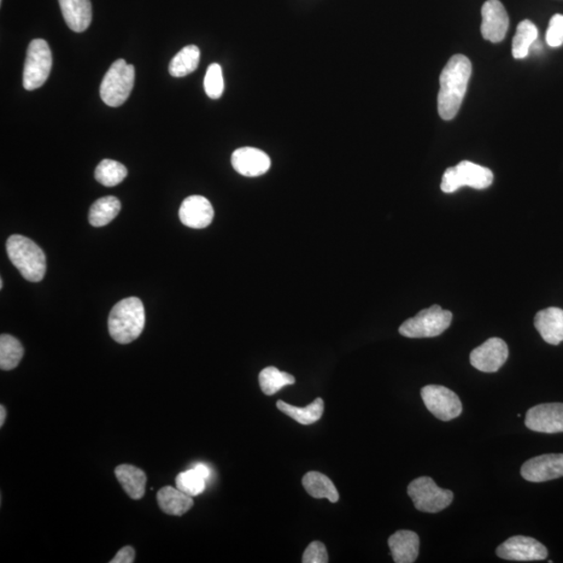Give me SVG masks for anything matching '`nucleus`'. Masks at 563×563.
<instances>
[{
  "mask_svg": "<svg viewBox=\"0 0 563 563\" xmlns=\"http://www.w3.org/2000/svg\"><path fill=\"white\" fill-rule=\"evenodd\" d=\"M422 401L438 420L449 421L459 418L462 404L454 391L441 385H427L420 391Z\"/></svg>",
  "mask_w": 563,
  "mask_h": 563,
  "instance_id": "obj_9",
  "label": "nucleus"
},
{
  "mask_svg": "<svg viewBox=\"0 0 563 563\" xmlns=\"http://www.w3.org/2000/svg\"><path fill=\"white\" fill-rule=\"evenodd\" d=\"M121 203L115 197H104L97 199L89 211L91 226L101 228L107 226L120 212Z\"/></svg>",
  "mask_w": 563,
  "mask_h": 563,
  "instance_id": "obj_25",
  "label": "nucleus"
},
{
  "mask_svg": "<svg viewBox=\"0 0 563 563\" xmlns=\"http://www.w3.org/2000/svg\"><path fill=\"white\" fill-rule=\"evenodd\" d=\"M538 31L535 23L523 20L520 23L513 42V56L515 58H524L529 54L533 44L537 41Z\"/></svg>",
  "mask_w": 563,
  "mask_h": 563,
  "instance_id": "obj_28",
  "label": "nucleus"
},
{
  "mask_svg": "<svg viewBox=\"0 0 563 563\" xmlns=\"http://www.w3.org/2000/svg\"><path fill=\"white\" fill-rule=\"evenodd\" d=\"M472 63L463 55L451 57L441 75V89L438 93V113L444 120H451L459 113L465 98Z\"/></svg>",
  "mask_w": 563,
  "mask_h": 563,
  "instance_id": "obj_1",
  "label": "nucleus"
},
{
  "mask_svg": "<svg viewBox=\"0 0 563 563\" xmlns=\"http://www.w3.org/2000/svg\"><path fill=\"white\" fill-rule=\"evenodd\" d=\"M210 477V468L204 463H197L195 467L179 474L175 484L177 489L193 497L203 494Z\"/></svg>",
  "mask_w": 563,
  "mask_h": 563,
  "instance_id": "obj_20",
  "label": "nucleus"
},
{
  "mask_svg": "<svg viewBox=\"0 0 563 563\" xmlns=\"http://www.w3.org/2000/svg\"><path fill=\"white\" fill-rule=\"evenodd\" d=\"M0 2H3V0H0Z\"/></svg>",
  "mask_w": 563,
  "mask_h": 563,
  "instance_id": "obj_37",
  "label": "nucleus"
},
{
  "mask_svg": "<svg viewBox=\"0 0 563 563\" xmlns=\"http://www.w3.org/2000/svg\"><path fill=\"white\" fill-rule=\"evenodd\" d=\"M408 496L420 512L437 513L451 505L454 494L451 490L438 488L430 477H420L409 484Z\"/></svg>",
  "mask_w": 563,
  "mask_h": 563,
  "instance_id": "obj_8",
  "label": "nucleus"
},
{
  "mask_svg": "<svg viewBox=\"0 0 563 563\" xmlns=\"http://www.w3.org/2000/svg\"><path fill=\"white\" fill-rule=\"evenodd\" d=\"M7 254L22 277L29 282L42 281L46 274V256L33 240L13 235L7 242Z\"/></svg>",
  "mask_w": 563,
  "mask_h": 563,
  "instance_id": "obj_3",
  "label": "nucleus"
},
{
  "mask_svg": "<svg viewBox=\"0 0 563 563\" xmlns=\"http://www.w3.org/2000/svg\"><path fill=\"white\" fill-rule=\"evenodd\" d=\"M303 486L308 494L315 498H328L331 503L339 500V492L335 485L324 474L309 472L303 478Z\"/></svg>",
  "mask_w": 563,
  "mask_h": 563,
  "instance_id": "obj_23",
  "label": "nucleus"
},
{
  "mask_svg": "<svg viewBox=\"0 0 563 563\" xmlns=\"http://www.w3.org/2000/svg\"><path fill=\"white\" fill-rule=\"evenodd\" d=\"M135 84V67L122 58L111 66L101 85V97L109 107H120L127 102Z\"/></svg>",
  "mask_w": 563,
  "mask_h": 563,
  "instance_id": "obj_4",
  "label": "nucleus"
},
{
  "mask_svg": "<svg viewBox=\"0 0 563 563\" xmlns=\"http://www.w3.org/2000/svg\"><path fill=\"white\" fill-rule=\"evenodd\" d=\"M201 51L196 45L185 46L169 64V73L174 78H184L198 67Z\"/></svg>",
  "mask_w": 563,
  "mask_h": 563,
  "instance_id": "obj_26",
  "label": "nucleus"
},
{
  "mask_svg": "<svg viewBox=\"0 0 563 563\" xmlns=\"http://www.w3.org/2000/svg\"><path fill=\"white\" fill-rule=\"evenodd\" d=\"M115 474L128 497L133 500H140L143 497L148 477L143 469L130 465H122L116 467Z\"/></svg>",
  "mask_w": 563,
  "mask_h": 563,
  "instance_id": "obj_21",
  "label": "nucleus"
},
{
  "mask_svg": "<svg viewBox=\"0 0 563 563\" xmlns=\"http://www.w3.org/2000/svg\"><path fill=\"white\" fill-rule=\"evenodd\" d=\"M144 326L145 310L138 297L125 298L111 310L108 327L110 335L116 343H133L143 332Z\"/></svg>",
  "mask_w": 563,
  "mask_h": 563,
  "instance_id": "obj_2",
  "label": "nucleus"
},
{
  "mask_svg": "<svg viewBox=\"0 0 563 563\" xmlns=\"http://www.w3.org/2000/svg\"><path fill=\"white\" fill-rule=\"evenodd\" d=\"M232 166L244 177L254 178L266 174L272 162L266 152L254 148H242L232 155Z\"/></svg>",
  "mask_w": 563,
  "mask_h": 563,
  "instance_id": "obj_16",
  "label": "nucleus"
},
{
  "mask_svg": "<svg viewBox=\"0 0 563 563\" xmlns=\"http://www.w3.org/2000/svg\"><path fill=\"white\" fill-rule=\"evenodd\" d=\"M497 555L505 560L538 561L547 559L548 550L535 538L516 536L498 545Z\"/></svg>",
  "mask_w": 563,
  "mask_h": 563,
  "instance_id": "obj_10",
  "label": "nucleus"
},
{
  "mask_svg": "<svg viewBox=\"0 0 563 563\" xmlns=\"http://www.w3.org/2000/svg\"><path fill=\"white\" fill-rule=\"evenodd\" d=\"M277 407L281 413L289 415V418L295 420L298 424L308 426L320 420L324 414L325 403L322 398L319 397L313 403L308 405L307 407H296L284 401H279Z\"/></svg>",
  "mask_w": 563,
  "mask_h": 563,
  "instance_id": "obj_24",
  "label": "nucleus"
},
{
  "mask_svg": "<svg viewBox=\"0 0 563 563\" xmlns=\"http://www.w3.org/2000/svg\"><path fill=\"white\" fill-rule=\"evenodd\" d=\"M521 474L529 482H545V481L563 477V454H547L535 457L526 461L521 468Z\"/></svg>",
  "mask_w": 563,
  "mask_h": 563,
  "instance_id": "obj_13",
  "label": "nucleus"
},
{
  "mask_svg": "<svg viewBox=\"0 0 563 563\" xmlns=\"http://www.w3.org/2000/svg\"><path fill=\"white\" fill-rule=\"evenodd\" d=\"M304 563H327L328 562V555L326 545L320 542H313L305 550L303 559Z\"/></svg>",
  "mask_w": 563,
  "mask_h": 563,
  "instance_id": "obj_33",
  "label": "nucleus"
},
{
  "mask_svg": "<svg viewBox=\"0 0 563 563\" xmlns=\"http://www.w3.org/2000/svg\"><path fill=\"white\" fill-rule=\"evenodd\" d=\"M5 416H7V410L3 406H0V427H3L5 421Z\"/></svg>",
  "mask_w": 563,
  "mask_h": 563,
  "instance_id": "obj_35",
  "label": "nucleus"
},
{
  "mask_svg": "<svg viewBox=\"0 0 563 563\" xmlns=\"http://www.w3.org/2000/svg\"><path fill=\"white\" fill-rule=\"evenodd\" d=\"M52 55L49 43L42 39H35L28 45L25 69H23V87L27 91L43 86L51 72Z\"/></svg>",
  "mask_w": 563,
  "mask_h": 563,
  "instance_id": "obj_7",
  "label": "nucleus"
},
{
  "mask_svg": "<svg viewBox=\"0 0 563 563\" xmlns=\"http://www.w3.org/2000/svg\"><path fill=\"white\" fill-rule=\"evenodd\" d=\"M67 26L75 33H83L92 21L90 0H58Z\"/></svg>",
  "mask_w": 563,
  "mask_h": 563,
  "instance_id": "obj_19",
  "label": "nucleus"
},
{
  "mask_svg": "<svg viewBox=\"0 0 563 563\" xmlns=\"http://www.w3.org/2000/svg\"><path fill=\"white\" fill-rule=\"evenodd\" d=\"M157 500L162 512L170 515H183L193 506L192 497L172 486L161 489L158 492Z\"/></svg>",
  "mask_w": 563,
  "mask_h": 563,
  "instance_id": "obj_22",
  "label": "nucleus"
},
{
  "mask_svg": "<svg viewBox=\"0 0 563 563\" xmlns=\"http://www.w3.org/2000/svg\"><path fill=\"white\" fill-rule=\"evenodd\" d=\"M509 351L505 342L501 338L486 340L480 347L473 350L469 360L471 365L483 373H496L508 359Z\"/></svg>",
  "mask_w": 563,
  "mask_h": 563,
  "instance_id": "obj_11",
  "label": "nucleus"
},
{
  "mask_svg": "<svg viewBox=\"0 0 563 563\" xmlns=\"http://www.w3.org/2000/svg\"><path fill=\"white\" fill-rule=\"evenodd\" d=\"M204 91L212 99H219L225 90L224 75L219 64L213 63L208 67L204 80Z\"/></svg>",
  "mask_w": 563,
  "mask_h": 563,
  "instance_id": "obj_31",
  "label": "nucleus"
},
{
  "mask_svg": "<svg viewBox=\"0 0 563 563\" xmlns=\"http://www.w3.org/2000/svg\"><path fill=\"white\" fill-rule=\"evenodd\" d=\"M453 314L438 305L421 310L414 318L403 322L398 332L408 338H431L442 335L451 326Z\"/></svg>",
  "mask_w": 563,
  "mask_h": 563,
  "instance_id": "obj_5",
  "label": "nucleus"
},
{
  "mask_svg": "<svg viewBox=\"0 0 563 563\" xmlns=\"http://www.w3.org/2000/svg\"><path fill=\"white\" fill-rule=\"evenodd\" d=\"M296 383L292 374L281 372L277 367L269 366L264 368L259 374L261 390L266 396L277 394L283 387Z\"/></svg>",
  "mask_w": 563,
  "mask_h": 563,
  "instance_id": "obj_29",
  "label": "nucleus"
},
{
  "mask_svg": "<svg viewBox=\"0 0 563 563\" xmlns=\"http://www.w3.org/2000/svg\"><path fill=\"white\" fill-rule=\"evenodd\" d=\"M23 354L25 350L19 339L8 334L0 336V367L3 371H12L19 366Z\"/></svg>",
  "mask_w": 563,
  "mask_h": 563,
  "instance_id": "obj_27",
  "label": "nucleus"
},
{
  "mask_svg": "<svg viewBox=\"0 0 563 563\" xmlns=\"http://www.w3.org/2000/svg\"><path fill=\"white\" fill-rule=\"evenodd\" d=\"M509 27L508 14L498 0H488L482 7L481 33L485 40L492 43L501 42L505 38Z\"/></svg>",
  "mask_w": 563,
  "mask_h": 563,
  "instance_id": "obj_14",
  "label": "nucleus"
},
{
  "mask_svg": "<svg viewBox=\"0 0 563 563\" xmlns=\"http://www.w3.org/2000/svg\"><path fill=\"white\" fill-rule=\"evenodd\" d=\"M494 181L491 170L469 161H462L455 167L445 170L442 181V190L444 193H453L463 186L482 190L489 188Z\"/></svg>",
  "mask_w": 563,
  "mask_h": 563,
  "instance_id": "obj_6",
  "label": "nucleus"
},
{
  "mask_svg": "<svg viewBox=\"0 0 563 563\" xmlns=\"http://www.w3.org/2000/svg\"><path fill=\"white\" fill-rule=\"evenodd\" d=\"M135 559V550L134 548L125 547L119 551V553L116 554L114 559L111 560V563H133Z\"/></svg>",
  "mask_w": 563,
  "mask_h": 563,
  "instance_id": "obj_34",
  "label": "nucleus"
},
{
  "mask_svg": "<svg viewBox=\"0 0 563 563\" xmlns=\"http://www.w3.org/2000/svg\"><path fill=\"white\" fill-rule=\"evenodd\" d=\"M127 169L123 164L105 159L96 169V179L105 187L120 185L127 178Z\"/></svg>",
  "mask_w": 563,
  "mask_h": 563,
  "instance_id": "obj_30",
  "label": "nucleus"
},
{
  "mask_svg": "<svg viewBox=\"0 0 563 563\" xmlns=\"http://www.w3.org/2000/svg\"><path fill=\"white\" fill-rule=\"evenodd\" d=\"M528 429L539 433L555 434L563 432V404L549 403L537 405L528 410L525 419Z\"/></svg>",
  "mask_w": 563,
  "mask_h": 563,
  "instance_id": "obj_12",
  "label": "nucleus"
},
{
  "mask_svg": "<svg viewBox=\"0 0 563 563\" xmlns=\"http://www.w3.org/2000/svg\"><path fill=\"white\" fill-rule=\"evenodd\" d=\"M181 224L191 228H204L214 219V209L206 197L191 196L184 199L179 211Z\"/></svg>",
  "mask_w": 563,
  "mask_h": 563,
  "instance_id": "obj_15",
  "label": "nucleus"
},
{
  "mask_svg": "<svg viewBox=\"0 0 563 563\" xmlns=\"http://www.w3.org/2000/svg\"><path fill=\"white\" fill-rule=\"evenodd\" d=\"M535 326L545 343L557 345L563 342V310L551 307L539 311Z\"/></svg>",
  "mask_w": 563,
  "mask_h": 563,
  "instance_id": "obj_17",
  "label": "nucleus"
},
{
  "mask_svg": "<svg viewBox=\"0 0 563 563\" xmlns=\"http://www.w3.org/2000/svg\"><path fill=\"white\" fill-rule=\"evenodd\" d=\"M392 559L396 563H413L420 552V537L413 531L400 530L389 539Z\"/></svg>",
  "mask_w": 563,
  "mask_h": 563,
  "instance_id": "obj_18",
  "label": "nucleus"
},
{
  "mask_svg": "<svg viewBox=\"0 0 563 563\" xmlns=\"http://www.w3.org/2000/svg\"><path fill=\"white\" fill-rule=\"evenodd\" d=\"M3 287H4V281L2 279V280H0V289H3Z\"/></svg>",
  "mask_w": 563,
  "mask_h": 563,
  "instance_id": "obj_36",
  "label": "nucleus"
},
{
  "mask_svg": "<svg viewBox=\"0 0 563 563\" xmlns=\"http://www.w3.org/2000/svg\"><path fill=\"white\" fill-rule=\"evenodd\" d=\"M545 39H547V43L552 47L563 44V15L557 14L551 19Z\"/></svg>",
  "mask_w": 563,
  "mask_h": 563,
  "instance_id": "obj_32",
  "label": "nucleus"
}]
</instances>
